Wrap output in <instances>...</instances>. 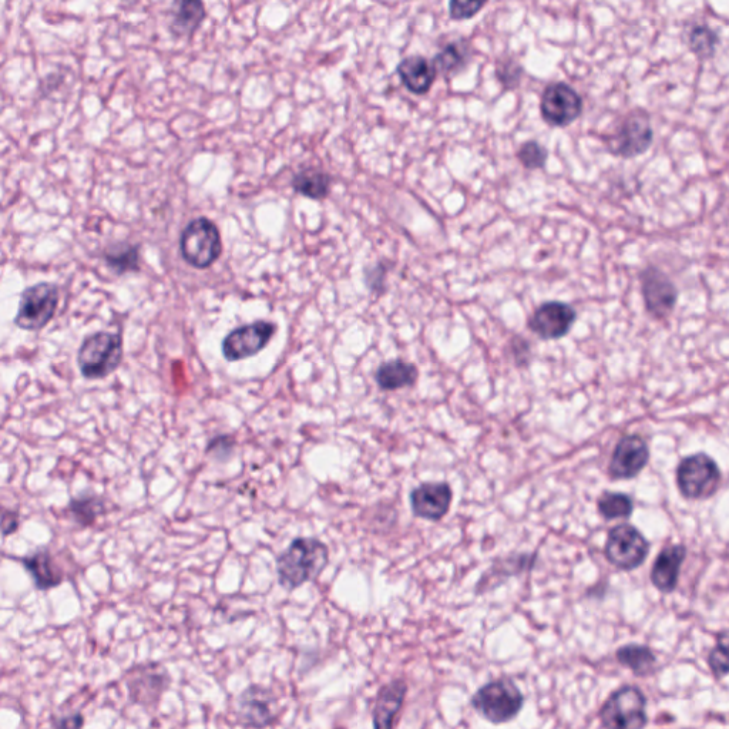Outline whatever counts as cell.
Wrapping results in <instances>:
<instances>
[{
  "label": "cell",
  "mask_w": 729,
  "mask_h": 729,
  "mask_svg": "<svg viewBox=\"0 0 729 729\" xmlns=\"http://www.w3.org/2000/svg\"><path fill=\"white\" fill-rule=\"evenodd\" d=\"M329 564V547L317 537H297L275 561L278 584L294 591L315 581Z\"/></svg>",
  "instance_id": "1"
},
{
  "label": "cell",
  "mask_w": 729,
  "mask_h": 729,
  "mask_svg": "<svg viewBox=\"0 0 729 729\" xmlns=\"http://www.w3.org/2000/svg\"><path fill=\"white\" fill-rule=\"evenodd\" d=\"M123 355V338L113 332L100 331L82 342L77 352V365L87 381H99L117 371Z\"/></svg>",
  "instance_id": "2"
},
{
  "label": "cell",
  "mask_w": 729,
  "mask_h": 729,
  "mask_svg": "<svg viewBox=\"0 0 729 729\" xmlns=\"http://www.w3.org/2000/svg\"><path fill=\"white\" fill-rule=\"evenodd\" d=\"M472 707L492 724L515 720L523 710L524 695L515 681L497 678L480 687L472 697Z\"/></svg>",
  "instance_id": "3"
},
{
  "label": "cell",
  "mask_w": 729,
  "mask_h": 729,
  "mask_svg": "<svg viewBox=\"0 0 729 729\" xmlns=\"http://www.w3.org/2000/svg\"><path fill=\"white\" fill-rule=\"evenodd\" d=\"M675 476L681 496L694 502H702L717 495L722 480L720 466L704 452L681 459Z\"/></svg>",
  "instance_id": "4"
},
{
  "label": "cell",
  "mask_w": 729,
  "mask_h": 729,
  "mask_svg": "<svg viewBox=\"0 0 729 729\" xmlns=\"http://www.w3.org/2000/svg\"><path fill=\"white\" fill-rule=\"evenodd\" d=\"M180 251L184 261L197 270H207L223 254L220 230L206 217L190 221L180 238Z\"/></svg>",
  "instance_id": "5"
},
{
  "label": "cell",
  "mask_w": 729,
  "mask_h": 729,
  "mask_svg": "<svg viewBox=\"0 0 729 729\" xmlns=\"http://www.w3.org/2000/svg\"><path fill=\"white\" fill-rule=\"evenodd\" d=\"M647 697L636 685H624L614 691L599 712L604 728L638 729L647 727Z\"/></svg>",
  "instance_id": "6"
},
{
  "label": "cell",
  "mask_w": 729,
  "mask_h": 729,
  "mask_svg": "<svg viewBox=\"0 0 729 729\" xmlns=\"http://www.w3.org/2000/svg\"><path fill=\"white\" fill-rule=\"evenodd\" d=\"M60 291L53 282H39L20 294L16 327L23 331H40L55 318Z\"/></svg>",
  "instance_id": "7"
},
{
  "label": "cell",
  "mask_w": 729,
  "mask_h": 729,
  "mask_svg": "<svg viewBox=\"0 0 729 729\" xmlns=\"http://www.w3.org/2000/svg\"><path fill=\"white\" fill-rule=\"evenodd\" d=\"M607 149L621 159H636L650 150L654 141V130L650 114L636 109L624 117L616 131L607 139Z\"/></svg>",
  "instance_id": "8"
},
{
  "label": "cell",
  "mask_w": 729,
  "mask_h": 729,
  "mask_svg": "<svg viewBox=\"0 0 729 729\" xmlns=\"http://www.w3.org/2000/svg\"><path fill=\"white\" fill-rule=\"evenodd\" d=\"M651 543L633 524H618L608 532L604 556L618 570L633 571L643 566Z\"/></svg>",
  "instance_id": "9"
},
{
  "label": "cell",
  "mask_w": 729,
  "mask_h": 729,
  "mask_svg": "<svg viewBox=\"0 0 729 729\" xmlns=\"http://www.w3.org/2000/svg\"><path fill=\"white\" fill-rule=\"evenodd\" d=\"M170 685V673L160 663L134 665L126 673V688L131 704L146 710H157Z\"/></svg>",
  "instance_id": "10"
},
{
  "label": "cell",
  "mask_w": 729,
  "mask_h": 729,
  "mask_svg": "<svg viewBox=\"0 0 729 729\" xmlns=\"http://www.w3.org/2000/svg\"><path fill=\"white\" fill-rule=\"evenodd\" d=\"M237 717L247 728H267L280 720V701L270 688L250 685L237 701Z\"/></svg>",
  "instance_id": "11"
},
{
  "label": "cell",
  "mask_w": 729,
  "mask_h": 729,
  "mask_svg": "<svg viewBox=\"0 0 729 729\" xmlns=\"http://www.w3.org/2000/svg\"><path fill=\"white\" fill-rule=\"evenodd\" d=\"M583 107V99L573 87L564 82H554L544 89L540 114L550 127L564 129L579 119Z\"/></svg>",
  "instance_id": "12"
},
{
  "label": "cell",
  "mask_w": 729,
  "mask_h": 729,
  "mask_svg": "<svg viewBox=\"0 0 729 729\" xmlns=\"http://www.w3.org/2000/svg\"><path fill=\"white\" fill-rule=\"evenodd\" d=\"M274 322L255 321L231 331L223 341V355L228 362L243 361L264 351L277 334Z\"/></svg>",
  "instance_id": "13"
},
{
  "label": "cell",
  "mask_w": 729,
  "mask_h": 729,
  "mask_svg": "<svg viewBox=\"0 0 729 729\" xmlns=\"http://www.w3.org/2000/svg\"><path fill=\"white\" fill-rule=\"evenodd\" d=\"M650 448L640 435L623 436L614 448L608 465V475L613 480H633L647 468Z\"/></svg>",
  "instance_id": "14"
},
{
  "label": "cell",
  "mask_w": 729,
  "mask_h": 729,
  "mask_svg": "<svg viewBox=\"0 0 729 729\" xmlns=\"http://www.w3.org/2000/svg\"><path fill=\"white\" fill-rule=\"evenodd\" d=\"M576 319V309L566 302H544L534 309L529 319V329L543 341H556L569 334Z\"/></svg>",
  "instance_id": "15"
},
{
  "label": "cell",
  "mask_w": 729,
  "mask_h": 729,
  "mask_svg": "<svg viewBox=\"0 0 729 729\" xmlns=\"http://www.w3.org/2000/svg\"><path fill=\"white\" fill-rule=\"evenodd\" d=\"M641 291L648 314L657 319H665L673 314L678 300V290L668 275L655 267L641 272Z\"/></svg>",
  "instance_id": "16"
},
{
  "label": "cell",
  "mask_w": 729,
  "mask_h": 729,
  "mask_svg": "<svg viewBox=\"0 0 729 729\" xmlns=\"http://www.w3.org/2000/svg\"><path fill=\"white\" fill-rule=\"evenodd\" d=\"M453 490L448 482H425L409 495L413 516L428 522H439L452 506Z\"/></svg>",
  "instance_id": "17"
},
{
  "label": "cell",
  "mask_w": 729,
  "mask_h": 729,
  "mask_svg": "<svg viewBox=\"0 0 729 729\" xmlns=\"http://www.w3.org/2000/svg\"><path fill=\"white\" fill-rule=\"evenodd\" d=\"M685 557L687 547L684 544H671L658 553L650 574L655 589L663 594H671L677 589Z\"/></svg>",
  "instance_id": "18"
},
{
  "label": "cell",
  "mask_w": 729,
  "mask_h": 729,
  "mask_svg": "<svg viewBox=\"0 0 729 729\" xmlns=\"http://www.w3.org/2000/svg\"><path fill=\"white\" fill-rule=\"evenodd\" d=\"M406 694H408V684L402 678H396L379 688L374 710H372L375 728L396 727V721L405 704Z\"/></svg>",
  "instance_id": "19"
},
{
  "label": "cell",
  "mask_w": 729,
  "mask_h": 729,
  "mask_svg": "<svg viewBox=\"0 0 729 729\" xmlns=\"http://www.w3.org/2000/svg\"><path fill=\"white\" fill-rule=\"evenodd\" d=\"M20 563L32 577L33 586L39 591H50L62 586L65 571L57 564L49 549H39L22 557Z\"/></svg>",
  "instance_id": "20"
},
{
  "label": "cell",
  "mask_w": 729,
  "mask_h": 729,
  "mask_svg": "<svg viewBox=\"0 0 729 729\" xmlns=\"http://www.w3.org/2000/svg\"><path fill=\"white\" fill-rule=\"evenodd\" d=\"M396 72L401 77L402 85L408 89V92L416 94V96L428 94L438 77L432 60L423 56L406 57L396 67Z\"/></svg>",
  "instance_id": "21"
},
{
  "label": "cell",
  "mask_w": 729,
  "mask_h": 729,
  "mask_svg": "<svg viewBox=\"0 0 729 729\" xmlns=\"http://www.w3.org/2000/svg\"><path fill=\"white\" fill-rule=\"evenodd\" d=\"M207 18L203 0H173L171 3L170 32L176 38H190Z\"/></svg>",
  "instance_id": "22"
},
{
  "label": "cell",
  "mask_w": 729,
  "mask_h": 729,
  "mask_svg": "<svg viewBox=\"0 0 729 729\" xmlns=\"http://www.w3.org/2000/svg\"><path fill=\"white\" fill-rule=\"evenodd\" d=\"M470 60L472 53L468 42L465 39H458L446 43L433 57L432 63L438 75L452 79L468 67Z\"/></svg>",
  "instance_id": "23"
},
{
  "label": "cell",
  "mask_w": 729,
  "mask_h": 729,
  "mask_svg": "<svg viewBox=\"0 0 729 729\" xmlns=\"http://www.w3.org/2000/svg\"><path fill=\"white\" fill-rule=\"evenodd\" d=\"M419 378V371L411 362L396 361L385 362L376 371V384L382 391H398V389L411 388Z\"/></svg>",
  "instance_id": "24"
},
{
  "label": "cell",
  "mask_w": 729,
  "mask_h": 729,
  "mask_svg": "<svg viewBox=\"0 0 729 729\" xmlns=\"http://www.w3.org/2000/svg\"><path fill=\"white\" fill-rule=\"evenodd\" d=\"M618 664L628 668L636 677L645 678L657 670V655L650 647L631 643L618 648L616 653Z\"/></svg>",
  "instance_id": "25"
},
{
  "label": "cell",
  "mask_w": 729,
  "mask_h": 729,
  "mask_svg": "<svg viewBox=\"0 0 729 729\" xmlns=\"http://www.w3.org/2000/svg\"><path fill=\"white\" fill-rule=\"evenodd\" d=\"M106 512V500L96 493H83L73 497L66 507L67 515L82 529L94 526Z\"/></svg>",
  "instance_id": "26"
},
{
  "label": "cell",
  "mask_w": 729,
  "mask_h": 729,
  "mask_svg": "<svg viewBox=\"0 0 729 729\" xmlns=\"http://www.w3.org/2000/svg\"><path fill=\"white\" fill-rule=\"evenodd\" d=\"M292 188L295 193L309 198V200H325L331 193L332 177L325 171L305 169L292 178Z\"/></svg>",
  "instance_id": "27"
},
{
  "label": "cell",
  "mask_w": 729,
  "mask_h": 729,
  "mask_svg": "<svg viewBox=\"0 0 729 729\" xmlns=\"http://www.w3.org/2000/svg\"><path fill=\"white\" fill-rule=\"evenodd\" d=\"M104 262L117 275L140 271V245L117 243L103 253Z\"/></svg>",
  "instance_id": "28"
},
{
  "label": "cell",
  "mask_w": 729,
  "mask_h": 729,
  "mask_svg": "<svg viewBox=\"0 0 729 729\" xmlns=\"http://www.w3.org/2000/svg\"><path fill=\"white\" fill-rule=\"evenodd\" d=\"M597 509L606 520L630 519L634 512V502L626 493H601L597 499Z\"/></svg>",
  "instance_id": "29"
},
{
  "label": "cell",
  "mask_w": 729,
  "mask_h": 729,
  "mask_svg": "<svg viewBox=\"0 0 729 729\" xmlns=\"http://www.w3.org/2000/svg\"><path fill=\"white\" fill-rule=\"evenodd\" d=\"M688 47L700 60L712 59L717 53L720 36L708 25H695L688 33Z\"/></svg>",
  "instance_id": "30"
},
{
  "label": "cell",
  "mask_w": 729,
  "mask_h": 729,
  "mask_svg": "<svg viewBox=\"0 0 729 729\" xmlns=\"http://www.w3.org/2000/svg\"><path fill=\"white\" fill-rule=\"evenodd\" d=\"M495 75L502 89L509 92L522 85L524 69L515 57H499L496 62Z\"/></svg>",
  "instance_id": "31"
},
{
  "label": "cell",
  "mask_w": 729,
  "mask_h": 729,
  "mask_svg": "<svg viewBox=\"0 0 729 729\" xmlns=\"http://www.w3.org/2000/svg\"><path fill=\"white\" fill-rule=\"evenodd\" d=\"M547 157H549V151L539 141H526V143L520 146L519 151H517V159L522 163L524 169L527 170L544 169L547 163Z\"/></svg>",
  "instance_id": "32"
},
{
  "label": "cell",
  "mask_w": 729,
  "mask_h": 729,
  "mask_svg": "<svg viewBox=\"0 0 729 729\" xmlns=\"http://www.w3.org/2000/svg\"><path fill=\"white\" fill-rule=\"evenodd\" d=\"M708 665H710V670L712 675H714L717 680H722V678L727 677L728 675V633L727 631H722L720 636H718L717 644L714 645V648H712L710 655H708Z\"/></svg>",
  "instance_id": "33"
},
{
  "label": "cell",
  "mask_w": 729,
  "mask_h": 729,
  "mask_svg": "<svg viewBox=\"0 0 729 729\" xmlns=\"http://www.w3.org/2000/svg\"><path fill=\"white\" fill-rule=\"evenodd\" d=\"M489 0H449V16L456 22L470 20L482 12Z\"/></svg>",
  "instance_id": "34"
},
{
  "label": "cell",
  "mask_w": 729,
  "mask_h": 729,
  "mask_svg": "<svg viewBox=\"0 0 729 729\" xmlns=\"http://www.w3.org/2000/svg\"><path fill=\"white\" fill-rule=\"evenodd\" d=\"M235 439L231 435H218L208 442L206 453L211 459L224 463L233 458Z\"/></svg>",
  "instance_id": "35"
},
{
  "label": "cell",
  "mask_w": 729,
  "mask_h": 729,
  "mask_svg": "<svg viewBox=\"0 0 729 729\" xmlns=\"http://www.w3.org/2000/svg\"><path fill=\"white\" fill-rule=\"evenodd\" d=\"M386 267L382 262H379V264L374 265V267L368 268V270L365 271V282L366 285H368L369 290L375 291V292H382L385 290V281H386Z\"/></svg>",
  "instance_id": "36"
},
{
  "label": "cell",
  "mask_w": 729,
  "mask_h": 729,
  "mask_svg": "<svg viewBox=\"0 0 729 729\" xmlns=\"http://www.w3.org/2000/svg\"><path fill=\"white\" fill-rule=\"evenodd\" d=\"M20 527V515L16 510L0 507V534L3 537L12 536Z\"/></svg>",
  "instance_id": "37"
},
{
  "label": "cell",
  "mask_w": 729,
  "mask_h": 729,
  "mask_svg": "<svg viewBox=\"0 0 729 729\" xmlns=\"http://www.w3.org/2000/svg\"><path fill=\"white\" fill-rule=\"evenodd\" d=\"M52 727L65 729L82 728L85 727V717H83L82 712H75V714L53 720Z\"/></svg>",
  "instance_id": "38"
}]
</instances>
